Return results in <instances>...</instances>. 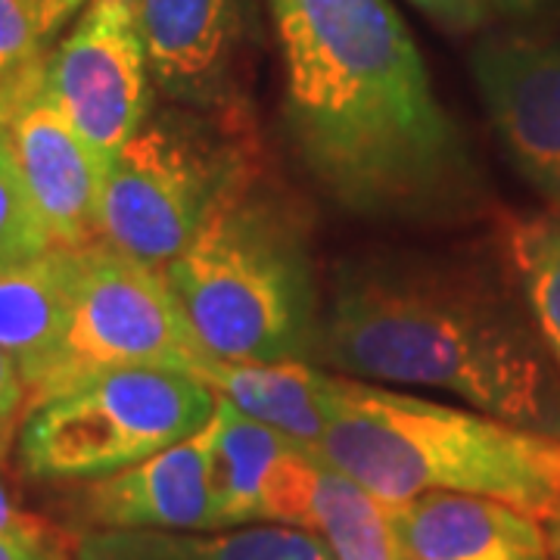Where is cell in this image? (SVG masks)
Listing matches in <instances>:
<instances>
[{
  "instance_id": "cell-1",
  "label": "cell",
  "mask_w": 560,
  "mask_h": 560,
  "mask_svg": "<svg viewBox=\"0 0 560 560\" xmlns=\"http://www.w3.org/2000/svg\"><path fill=\"white\" fill-rule=\"evenodd\" d=\"M290 150L337 209L430 224L464 212L477 178L458 125L389 0H268Z\"/></svg>"
},
{
  "instance_id": "cell-2",
  "label": "cell",
  "mask_w": 560,
  "mask_h": 560,
  "mask_svg": "<svg viewBox=\"0 0 560 560\" xmlns=\"http://www.w3.org/2000/svg\"><path fill=\"white\" fill-rule=\"evenodd\" d=\"M315 364L445 393L560 440V377L529 312L458 261L415 253L342 261L320 308Z\"/></svg>"
},
{
  "instance_id": "cell-3",
  "label": "cell",
  "mask_w": 560,
  "mask_h": 560,
  "mask_svg": "<svg viewBox=\"0 0 560 560\" xmlns=\"http://www.w3.org/2000/svg\"><path fill=\"white\" fill-rule=\"evenodd\" d=\"M318 455L386 511L458 492L545 517L560 501V440L445 401L334 374Z\"/></svg>"
},
{
  "instance_id": "cell-4",
  "label": "cell",
  "mask_w": 560,
  "mask_h": 560,
  "mask_svg": "<svg viewBox=\"0 0 560 560\" xmlns=\"http://www.w3.org/2000/svg\"><path fill=\"white\" fill-rule=\"evenodd\" d=\"M162 275L206 355L315 364L324 296L308 237L256 172L221 197Z\"/></svg>"
},
{
  "instance_id": "cell-5",
  "label": "cell",
  "mask_w": 560,
  "mask_h": 560,
  "mask_svg": "<svg viewBox=\"0 0 560 560\" xmlns=\"http://www.w3.org/2000/svg\"><path fill=\"white\" fill-rule=\"evenodd\" d=\"M249 172V125L184 106L150 113L103 172L97 241L165 268Z\"/></svg>"
},
{
  "instance_id": "cell-6",
  "label": "cell",
  "mask_w": 560,
  "mask_h": 560,
  "mask_svg": "<svg viewBox=\"0 0 560 560\" xmlns=\"http://www.w3.org/2000/svg\"><path fill=\"white\" fill-rule=\"evenodd\" d=\"M212 415L215 393L187 371L116 368L32 405L16 458L28 480H101L200 433Z\"/></svg>"
},
{
  "instance_id": "cell-7",
  "label": "cell",
  "mask_w": 560,
  "mask_h": 560,
  "mask_svg": "<svg viewBox=\"0 0 560 560\" xmlns=\"http://www.w3.org/2000/svg\"><path fill=\"white\" fill-rule=\"evenodd\" d=\"M206 359L172 296L162 268L94 241L75 249V280L66 330L28 405L116 368H178L194 374Z\"/></svg>"
},
{
  "instance_id": "cell-8",
  "label": "cell",
  "mask_w": 560,
  "mask_h": 560,
  "mask_svg": "<svg viewBox=\"0 0 560 560\" xmlns=\"http://www.w3.org/2000/svg\"><path fill=\"white\" fill-rule=\"evenodd\" d=\"M44 88L103 165L150 119L153 81L131 0H91L44 54Z\"/></svg>"
},
{
  "instance_id": "cell-9",
  "label": "cell",
  "mask_w": 560,
  "mask_h": 560,
  "mask_svg": "<svg viewBox=\"0 0 560 560\" xmlns=\"http://www.w3.org/2000/svg\"><path fill=\"white\" fill-rule=\"evenodd\" d=\"M150 81L172 106L246 121L253 0H131Z\"/></svg>"
},
{
  "instance_id": "cell-10",
  "label": "cell",
  "mask_w": 560,
  "mask_h": 560,
  "mask_svg": "<svg viewBox=\"0 0 560 560\" xmlns=\"http://www.w3.org/2000/svg\"><path fill=\"white\" fill-rule=\"evenodd\" d=\"M44 54L0 79V128L54 246L81 249L97 241L106 165L47 94Z\"/></svg>"
},
{
  "instance_id": "cell-11",
  "label": "cell",
  "mask_w": 560,
  "mask_h": 560,
  "mask_svg": "<svg viewBox=\"0 0 560 560\" xmlns=\"http://www.w3.org/2000/svg\"><path fill=\"white\" fill-rule=\"evenodd\" d=\"M470 75L508 160L548 209H560V40L482 38Z\"/></svg>"
},
{
  "instance_id": "cell-12",
  "label": "cell",
  "mask_w": 560,
  "mask_h": 560,
  "mask_svg": "<svg viewBox=\"0 0 560 560\" xmlns=\"http://www.w3.org/2000/svg\"><path fill=\"white\" fill-rule=\"evenodd\" d=\"M320 455L215 396L212 529L278 523L312 529Z\"/></svg>"
},
{
  "instance_id": "cell-13",
  "label": "cell",
  "mask_w": 560,
  "mask_h": 560,
  "mask_svg": "<svg viewBox=\"0 0 560 560\" xmlns=\"http://www.w3.org/2000/svg\"><path fill=\"white\" fill-rule=\"evenodd\" d=\"M212 420L200 433L147 460L88 482H72L69 514L84 529H212Z\"/></svg>"
},
{
  "instance_id": "cell-14",
  "label": "cell",
  "mask_w": 560,
  "mask_h": 560,
  "mask_svg": "<svg viewBox=\"0 0 560 560\" xmlns=\"http://www.w3.org/2000/svg\"><path fill=\"white\" fill-rule=\"evenodd\" d=\"M411 560H551L539 517L482 495L427 492L389 511Z\"/></svg>"
},
{
  "instance_id": "cell-15",
  "label": "cell",
  "mask_w": 560,
  "mask_h": 560,
  "mask_svg": "<svg viewBox=\"0 0 560 560\" xmlns=\"http://www.w3.org/2000/svg\"><path fill=\"white\" fill-rule=\"evenodd\" d=\"M75 560H334L312 529L256 523L234 529L160 533V529H81Z\"/></svg>"
},
{
  "instance_id": "cell-16",
  "label": "cell",
  "mask_w": 560,
  "mask_h": 560,
  "mask_svg": "<svg viewBox=\"0 0 560 560\" xmlns=\"http://www.w3.org/2000/svg\"><path fill=\"white\" fill-rule=\"evenodd\" d=\"M194 377L243 415L275 427L312 452L320 448L334 371L312 361H221L206 355Z\"/></svg>"
},
{
  "instance_id": "cell-17",
  "label": "cell",
  "mask_w": 560,
  "mask_h": 560,
  "mask_svg": "<svg viewBox=\"0 0 560 560\" xmlns=\"http://www.w3.org/2000/svg\"><path fill=\"white\" fill-rule=\"evenodd\" d=\"M75 249L50 246L35 259L0 265V352L16 361L25 389L47 371L66 330Z\"/></svg>"
},
{
  "instance_id": "cell-18",
  "label": "cell",
  "mask_w": 560,
  "mask_h": 560,
  "mask_svg": "<svg viewBox=\"0 0 560 560\" xmlns=\"http://www.w3.org/2000/svg\"><path fill=\"white\" fill-rule=\"evenodd\" d=\"M312 533L334 551V560H396L399 545L389 526V511L359 482L342 477L320 458Z\"/></svg>"
},
{
  "instance_id": "cell-19",
  "label": "cell",
  "mask_w": 560,
  "mask_h": 560,
  "mask_svg": "<svg viewBox=\"0 0 560 560\" xmlns=\"http://www.w3.org/2000/svg\"><path fill=\"white\" fill-rule=\"evenodd\" d=\"M508 256L521 280L526 312L560 377V209L514 221L508 231Z\"/></svg>"
},
{
  "instance_id": "cell-20",
  "label": "cell",
  "mask_w": 560,
  "mask_h": 560,
  "mask_svg": "<svg viewBox=\"0 0 560 560\" xmlns=\"http://www.w3.org/2000/svg\"><path fill=\"white\" fill-rule=\"evenodd\" d=\"M91 0H0V79L54 47Z\"/></svg>"
},
{
  "instance_id": "cell-21",
  "label": "cell",
  "mask_w": 560,
  "mask_h": 560,
  "mask_svg": "<svg viewBox=\"0 0 560 560\" xmlns=\"http://www.w3.org/2000/svg\"><path fill=\"white\" fill-rule=\"evenodd\" d=\"M54 246L38 206L32 200L13 147L0 128V265L35 259Z\"/></svg>"
},
{
  "instance_id": "cell-22",
  "label": "cell",
  "mask_w": 560,
  "mask_h": 560,
  "mask_svg": "<svg viewBox=\"0 0 560 560\" xmlns=\"http://www.w3.org/2000/svg\"><path fill=\"white\" fill-rule=\"evenodd\" d=\"M3 455V448H0ZM0 536L3 539L22 541V545H32V548H40V551H54V555H62V533L54 529L50 523L25 511L20 501L13 499L10 486L0 474Z\"/></svg>"
},
{
  "instance_id": "cell-23",
  "label": "cell",
  "mask_w": 560,
  "mask_h": 560,
  "mask_svg": "<svg viewBox=\"0 0 560 560\" xmlns=\"http://www.w3.org/2000/svg\"><path fill=\"white\" fill-rule=\"evenodd\" d=\"M408 3H415L427 20H433L440 28L455 32V35L480 32L482 25L492 20L480 0H408Z\"/></svg>"
},
{
  "instance_id": "cell-24",
  "label": "cell",
  "mask_w": 560,
  "mask_h": 560,
  "mask_svg": "<svg viewBox=\"0 0 560 560\" xmlns=\"http://www.w3.org/2000/svg\"><path fill=\"white\" fill-rule=\"evenodd\" d=\"M25 405H28V389H25L20 368L7 352H0V448L13 436Z\"/></svg>"
},
{
  "instance_id": "cell-25",
  "label": "cell",
  "mask_w": 560,
  "mask_h": 560,
  "mask_svg": "<svg viewBox=\"0 0 560 560\" xmlns=\"http://www.w3.org/2000/svg\"><path fill=\"white\" fill-rule=\"evenodd\" d=\"M486 7L489 16H499V20L523 22V20H536L541 13L555 10L560 0H480Z\"/></svg>"
},
{
  "instance_id": "cell-26",
  "label": "cell",
  "mask_w": 560,
  "mask_h": 560,
  "mask_svg": "<svg viewBox=\"0 0 560 560\" xmlns=\"http://www.w3.org/2000/svg\"><path fill=\"white\" fill-rule=\"evenodd\" d=\"M0 560H62V555L40 551V548H32V545H22V541L0 536Z\"/></svg>"
},
{
  "instance_id": "cell-27",
  "label": "cell",
  "mask_w": 560,
  "mask_h": 560,
  "mask_svg": "<svg viewBox=\"0 0 560 560\" xmlns=\"http://www.w3.org/2000/svg\"><path fill=\"white\" fill-rule=\"evenodd\" d=\"M545 526V541H548V558L560 560V501L541 517Z\"/></svg>"
},
{
  "instance_id": "cell-28",
  "label": "cell",
  "mask_w": 560,
  "mask_h": 560,
  "mask_svg": "<svg viewBox=\"0 0 560 560\" xmlns=\"http://www.w3.org/2000/svg\"><path fill=\"white\" fill-rule=\"evenodd\" d=\"M396 560H411V558H408V555H405V551L399 548V558H396Z\"/></svg>"
}]
</instances>
